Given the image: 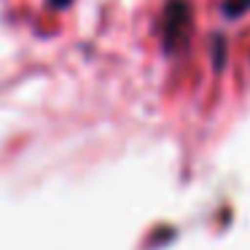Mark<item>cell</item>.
I'll use <instances>...</instances> for the list:
<instances>
[{"label": "cell", "instance_id": "cell-1", "mask_svg": "<svg viewBox=\"0 0 250 250\" xmlns=\"http://www.w3.org/2000/svg\"><path fill=\"white\" fill-rule=\"evenodd\" d=\"M191 33V8L183 0H169L164 8V46L167 51H175L188 41Z\"/></svg>", "mask_w": 250, "mask_h": 250}, {"label": "cell", "instance_id": "cell-2", "mask_svg": "<svg viewBox=\"0 0 250 250\" xmlns=\"http://www.w3.org/2000/svg\"><path fill=\"white\" fill-rule=\"evenodd\" d=\"M250 0H226L223 3V14H229V17H239V14L248 8Z\"/></svg>", "mask_w": 250, "mask_h": 250}]
</instances>
